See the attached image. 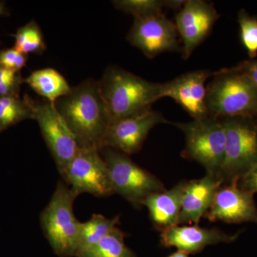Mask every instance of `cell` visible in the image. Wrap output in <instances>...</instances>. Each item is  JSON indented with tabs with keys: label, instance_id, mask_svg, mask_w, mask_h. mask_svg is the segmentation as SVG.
I'll list each match as a JSON object with an SVG mask.
<instances>
[{
	"label": "cell",
	"instance_id": "cell-1",
	"mask_svg": "<svg viewBox=\"0 0 257 257\" xmlns=\"http://www.w3.org/2000/svg\"><path fill=\"white\" fill-rule=\"evenodd\" d=\"M55 107L77 139L79 147L104 148L112 119L101 94L99 81L87 79L55 102Z\"/></svg>",
	"mask_w": 257,
	"mask_h": 257
},
{
	"label": "cell",
	"instance_id": "cell-2",
	"mask_svg": "<svg viewBox=\"0 0 257 257\" xmlns=\"http://www.w3.org/2000/svg\"><path fill=\"white\" fill-rule=\"evenodd\" d=\"M99 84L112 121L150 110L163 98V84L149 82L118 67L107 68Z\"/></svg>",
	"mask_w": 257,
	"mask_h": 257
},
{
	"label": "cell",
	"instance_id": "cell-3",
	"mask_svg": "<svg viewBox=\"0 0 257 257\" xmlns=\"http://www.w3.org/2000/svg\"><path fill=\"white\" fill-rule=\"evenodd\" d=\"M207 85L206 103L215 117H257V87L246 75L231 68L214 72Z\"/></svg>",
	"mask_w": 257,
	"mask_h": 257
},
{
	"label": "cell",
	"instance_id": "cell-4",
	"mask_svg": "<svg viewBox=\"0 0 257 257\" xmlns=\"http://www.w3.org/2000/svg\"><path fill=\"white\" fill-rule=\"evenodd\" d=\"M78 197L64 181H59L50 202L40 214V224L51 246L62 256L77 255L81 222L74 212Z\"/></svg>",
	"mask_w": 257,
	"mask_h": 257
},
{
	"label": "cell",
	"instance_id": "cell-5",
	"mask_svg": "<svg viewBox=\"0 0 257 257\" xmlns=\"http://www.w3.org/2000/svg\"><path fill=\"white\" fill-rule=\"evenodd\" d=\"M184 133V158L202 165L206 174L219 177L224 161L226 135L222 119L214 116L189 122L171 123Z\"/></svg>",
	"mask_w": 257,
	"mask_h": 257
},
{
	"label": "cell",
	"instance_id": "cell-6",
	"mask_svg": "<svg viewBox=\"0 0 257 257\" xmlns=\"http://www.w3.org/2000/svg\"><path fill=\"white\" fill-rule=\"evenodd\" d=\"M226 135L224 161L218 179L239 181L257 165V117L223 118Z\"/></svg>",
	"mask_w": 257,
	"mask_h": 257
},
{
	"label": "cell",
	"instance_id": "cell-7",
	"mask_svg": "<svg viewBox=\"0 0 257 257\" xmlns=\"http://www.w3.org/2000/svg\"><path fill=\"white\" fill-rule=\"evenodd\" d=\"M101 156L105 161L115 194L140 209L149 196L166 188L156 176L134 162L128 155L111 148H104Z\"/></svg>",
	"mask_w": 257,
	"mask_h": 257
},
{
	"label": "cell",
	"instance_id": "cell-8",
	"mask_svg": "<svg viewBox=\"0 0 257 257\" xmlns=\"http://www.w3.org/2000/svg\"><path fill=\"white\" fill-rule=\"evenodd\" d=\"M62 177L77 196L87 193L103 198L115 194L105 161L96 149L79 147Z\"/></svg>",
	"mask_w": 257,
	"mask_h": 257
},
{
	"label": "cell",
	"instance_id": "cell-9",
	"mask_svg": "<svg viewBox=\"0 0 257 257\" xmlns=\"http://www.w3.org/2000/svg\"><path fill=\"white\" fill-rule=\"evenodd\" d=\"M33 119L40 126L42 137L55 160L61 176L79 150V144L65 120L49 101H32Z\"/></svg>",
	"mask_w": 257,
	"mask_h": 257
},
{
	"label": "cell",
	"instance_id": "cell-10",
	"mask_svg": "<svg viewBox=\"0 0 257 257\" xmlns=\"http://www.w3.org/2000/svg\"><path fill=\"white\" fill-rule=\"evenodd\" d=\"M178 37L175 23L160 14L135 18L127 40L152 59L164 52L182 50Z\"/></svg>",
	"mask_w": 257,
	"mask_h": 257
},
{
	"label": "cell",
	"instance_id": "cell-11",
	"mask_svg": "<svg viewBox=\"0 0 257 257\" xmlns=\"http://www.w3.org/2000/svg\"><path fill=\"white\" fill-rule=\"evenodd\" d=\"M219 15L212 3L204 0H186L175 15V24L182 40V58L187 60L210 35Z\"/></svg>",
	"mask_w": 257,
	"mask_h": 257
},
{
	"label": "cell",
	"instance_id": "cell-12",
	"mask_svg": "<svg viewBox=\"0 0 257 257\" xmlns=\"http://www.w3.org/2000/svg\"><path fill=\"white\" fill-rule=\"evenodd\" d=\"M163 123H168V121L160 111L152 109L116 120L108 130L104 148L114 149L128 156L138 153L152 128Z\"/></svg>",
	"mask_w": 257,
	"mask_h": 257
},
{
	"label": "cell",
	"instance_id": "cell-13",
	"mask_svg": "<svg viewBox=\"0 0 257 257\" xmlns=\"http://www.w3.org/2000/svg\"><path fill=\"white\" fill-rule=\"evenodd\" d=\"M254 194L241 188L239 181L222 184L204 218L211 222L257 224V207Z\"/></svg>",
	"mask_w": 257,
	"mask_h": 257
},
{
	"label": "cell",
	"instance_id": "cell-14",
	"mask_svg": "<svg viewBox=\"0 0 257 257\" xmlns=\"http://www.w3.org/2000/svg\"><path fill=\"white\" fill-rule=\"evenodd\" d=\"M213 74L209 70L193 71L164 83L163 98H172L193 119L207 117L210 114L206 103V82Z\"/></svg>",
	"mask_w": 257,
	"mask_h": 257
},
{
	"label": "cell",
	"instance_id": "cell-15",
	"mask_svg": "<svg viewBox=\"0 0 257 257\" xmlns=\"http://www.w3.org/2000/svg\"><path fill=\"white\" fill-rule=\"evenodd\" d=\"M240 234L241 231L228 234L217 228L199 225H177L160 233V243L165 247H175L190 254L200 252L211 245L234 242Z\"/></svg>",
	"mask_w": 257,
	"mask_h": 257
},
{
	"label": "cell",
	"instance_id": "cell-16",
	"mask_svg": "<svg viewBox=\"0 0 257 257\" xmlns=\"http://www.w3.org/2000/svg\"><path fill=\"white\" fill-rule=\"evenodd\" d=\"M222 184L217 177L206 174L187 181L182 198L178 225H198L209 210L218 189Z\"/></svg>",
	"mask_w": 257,
	"mask_h": 257
},
{
	"label": "cell",
	"instance_id": "cell-17",
	"mask_svg": "<svg viewBox=\"0 0 257 257\" xmlns=\"http://www.w3.org/2000/svg\"><path fill=\"white\" fill-rule=\"evenodd\" d=\"M187 182H179L172 188L152 194L145 199L144 207L148 210L154 227L160 233L178 225Z\"/></svg>",
	"mask_w": 257,
	"mask_h": 257
},
{
	"label": "cell",
	"instance_id": "cell-18",
	"mask_svg": "<svg viewBox=\"0 0 257 257\" xmlns=\"http://www.w3.org/2000/svg\"><path fill=\"white\" fill-rule=\"evenodd\" d=\"M24 82L47 101L55 103L62 96L68 94L72 87L57 70L45 68L34 71Z\"/></svg>",
	"mask_w": 257,
	"mask_h": 257
},
{
	"label": "cell",
	"instance_id": "cell-19",
	"mask_svg": "<svg viewBox=\"0 0 257 257\" xmlns=\"http://www.w3.org/2000/svg\"><path fill=\"white\" fill-rule=\"evenodd\" d=\"M119 222V216L108 219L99 214H92L89 220L81 222L79 248L77 255L94 246L112 233L117 229Z\"/></svg>",
	"mask_w": 257,
	"mask_h": 257
},
{
	"label": "cell",
	"instance_id": "cell-20",
	"mask_svg": "<svg viewBox=\"0 0 257 257\" xmlns=\"http://www.w3.org/2000/svg\"><path fill=\"white\" fill-rule=\"evenodd\" d=\"M32 101L30 96H0V133L20 121L33 119Z\"/></svg>",
	"mask_w": 257,
	"mask_h": 257
},
{
	"label": "cell",
	"instance_id": "cell-21",
	"mask_svg": "<svg viewBox=\"0 0 257 257\" xmlns=\"http://www.w3.org/2000/svg\"><path fill=\"white\" fill-rule=\"evenodd\" d=\"M124 231L117 228L99 243L79 253V257H138L124 243Z\"/></svg>",
	"mask_w": 257,
	"mask_h": 257
},
{
	"label": "cell",
	"instance_id": "cell-22",
	"mask_svg": "<svg viewBox=\"0 0 257 257\" xmlns=\"http://www.w3.org/2000/svg\"><path fill=\"white\" fill-rule=\"evenodd\" d=\"M15 37V48L26 55L40 54L46 50L43 35L35 21L19 28Z\"/></svg>",
	"mask_w": 257,
	"mask_h": 257
},
{
	"label": "cell",
	"instance_id": "cell-23",
	"mask_svg": "<svg viewBox=\"0 0 257 257\" xmlns=\"http://www.w3.org/2000/svg\"><path fill=\"white\" fill-rule=\"evenodd\" d=\"M240 40L251 60L257 57V18L246 10H240L237 15Z\"/></svg>",
	"mask_w": 257,
	"mask_h": 257
},
{
	"label": "cell",
	"instance_id": "cell-24",
	"mask_svg": "<svg viewBox=\"0 0 257 257\" xmlns=\"http://www.w3.org/2000/svg\"><path fill=\"white\" fill-rule=\"evenodd\" d=\"M116 9L127 14L133 15L135 18H145L164 14V0H117L113 2Z\"/></svg>",
	"mask_w": 257,
	"mask_h": 257
},
{
	"label": "cell",
	"instance_id": "cell-25",
	"mask_svg": "<svg viewBox=\"0 0 257 257\" xmlns=\"http://www.w3.org/2000/svg\"><path fill=\"white\" fill-rule=\"evenodd\" d=\"M23 82L20 72L0 67V96H19Z\"/></svg>",
	"mask_w": 257,
	"mask_h": 257
},
{
	"label": "cell",
	"instance_id": "cell-26",
	"mask_svg": "<svg viewBox=\"0 0 257 257\" xmlns=\"http://www.w3.org/2000/svg\"><path fill=\"white\" fill-rule=\"evenodd\" d=\"M28 60V55L16 50L15 47L0 51V67L2 68L20 72Z\"/></svg>",
	"mask_w": 257,
	"mask_h": 257
},
{
	"label": "cell",
	"instance_id": "cell-27",
	"mask_svg": "<svg viewBox=\"0 0 257 257\" xmlns=\"http://www.w3.org/2000/svg\"><path fill=\"white\" fill-rule=\"evenodd\" d=\"M235 70L246 75L257 87V60H245L232 67Z\"/></svg>",
	"mask_w": 257,
	"mask_h": 257
},
{
	"label": "cell",
	"instance_id": "cell-28",
	"mask_svg": "<svg viewBox=\"0 0 257 257\" xmlns=\"http://www.w3.org/2000/svg\"><path fill=\"white\" fill-rule=\"evenodd\" d=\"M239 184L244 190L253 194L257 193V165L240 179Z\"/></svg>",
	"mask_w": 257,
	"mask_h": 257
},
{
	"label": "cell",
	"instance_id": "cell-29",
	"mask_svg": "<svg viewBox=\"0 0 257 257\" xmlns=\"http://www.w3.org/2000/svg\"><path fill=\"white\" fill-rule=\"evenodd\" d=\"M185 3L186 0H164L165 9L173 10L178 12L183 8Z\"/></svg>",
	"mask_w": 257,
	"mask_h": 257
},
{
	"label": "cell",
	"instance_id": "cell-30",
	"mask_svg": "<svg viewBox=\"0 0 257 257\" xmlns=\"http://www.w3.org/2000/svg\"><path fill=\"white\" fill-rule=\"evenodd\" d=\"M189 253L184 252L183 251L177 250L175 252L172 253L170 256L167 257H189Z\"/></svg>",
	"mask_w": 257,
	"mask_h": 257
},
{
	"label": "cell",
	"instance_id": "cell-31",
	"mask_svg": "<svg viewBox=\"0 0 257 257\" xmlns=\"http://www.w3.org/2000/svg\"><path fill=\"white\" fill-rule=\"evenodd\" d=\"M8 14L7 13V9L5 8L4 3L3 2H0V17L4 16Z\"/></svg>",
	"mask_w": 257,
	"mask_h": 257
}]
</instances>
